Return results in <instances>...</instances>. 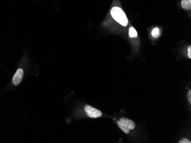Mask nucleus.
Wrapping results in <instances>:
<instances>
[{
  "label": "nucleus",
  "mask_w": 191,
  "mask_h": 143,
  "mask_svg": "<svg viewBox=\"0 0 191 143\" xmlns=\"http://www.w3.org/2000/svg\"><path fill=\"white\" fill-rule=\"evenodd\" d=\"M111 14L113 18L123 26H126L128 24V20L125 12L121 8L118 6L113 7L111 11Z\"/></svg>",
  "instance_id": "obj_1"
},
{
  "label": "nucleus",
  "mask_w": 191,
  "mask_h": 143,
  "mask_svg": "<svg viewBox=\"0 0 191 143\" xmlns=\"http://www.w3.org/2000/svg\"><path fill=\"white\" fill-rule=\"evenodd\" d=\"M117 124L123 132L128 134L130 130L135 128V123L130 119L122 118L117 122Z\"/></svg>",
  "instance_id": "obj_2"
},
{
  "label": "nucleus",
  "mask_w": 191,
  "mask_h": 143,
  "mask_svg": "<svg viewBox=\"0 0 191 143\" xmlns=\"http://www.w3.org/2000/svg\"><path fill=\"white\" fill-rule=\"evenodd\" d=\"M85 111L86 114L91 118H98L102 115V112L99 110L92 107L89 105H87L85 107Z\"/></svg>",
  "instance_id": "obj_3"
},
{
  "label": "nucleus",
  "mask_w": 191,
  "mask_h": 143,
  "mask_svg": "<svg viewBox=\"0 0 191 143\" xmlns=\"http://www.w3.org/2000/svg\"><path fill=\"white\" fill-rule=\"evenodd\" d=\"M23 77H24V70L22 68H18L12 78L13 84L15 86H18L21 82Z\"/></svg>",
  "instance_id": "obj_4"
},
{
  "label": "nucleus",
  "mask_w": 191,
  "mask_h": 143,
  "mask_svg": "<svg viewBox=\"0 0 191 143\" xmlns=\"http://www.w3.org/2000/svg\"><path fill=\"white\" fill-rule=\"evenodd\" d=\"M181 6L185 10H191V0H182Z\"/></svg>",
  "instance_id": "obj_5"
},
{
  "label": "nucleus",
  "mask_w": 191,
  "mask_h": 143,
  "mask_svg": "<svg viewBox=\"0 0 191 143\" xmlns=\"http://www.w3.org/2000/svg\"><path fill=\"white\" fill-rule=\"evenodd\" d=\"M129 36L130 38H136L138 36L137 31L134 27H130L129 30Z\"/></svg>",
  "instance_id": "obj_6"
},
{
  "label": "nucleus",
  "mask_w": 191,
  "mask_h": 143,
  "mask_svg": "<svg viewBox=\"0 0 191 143\" xmlns=\"http://www.w3.org/2000/svg\"><path fill=\"white\" fill-rule=\"evenodd\" d=\"M160 30L158 28H155L152 31V36L155 38H158L159 36H160Z\"/></svg>",
  "instance_id": "obj_7"
},
{
  "label": "nucleus",
  "mask_w": 191,
  "mask_h": 143,
  "mask_svg": "<svg viewBox=\"0 0 191 143\" xmlns=\"http://www.w3.org/2000/svg\"><path fill=\"white\" fill-rule=\"evenodd\" d=\"M179 143H191V141L187 138H183L179 141Z\"/></svg>",
  "instance_id": "obj_8"
},
{
  "label": "nucleus",
  "mask_w": 191,
  "mask_h": 143,
  "mask_svg": "<svg viewBox=\"0 0 191 143\" xmlns=\"http://www.w3.org/2000/svg\"><path fill=\"white\" fill-rule=\"evenodd\" d=\"M188 56L189 58H191V46H189L188 47Z\"/></svg>",
  "instance_id": "obj_9"
},
{
  "label": "nucleus",
  "mask_w": 191,
  "mask_h": 143,
  "mask_svg": "<svg viewBox=\"0 0 191 143\" xmlns=\"http://www.w3.org/2000/svg\"><path fill=\"white\" fill-rule=\"evenodd\" d=\"M188 99H189V103H191V90H189V92H188Z\"/></svg>",
  "instance_id": "obj_10"
}]
</instances>
